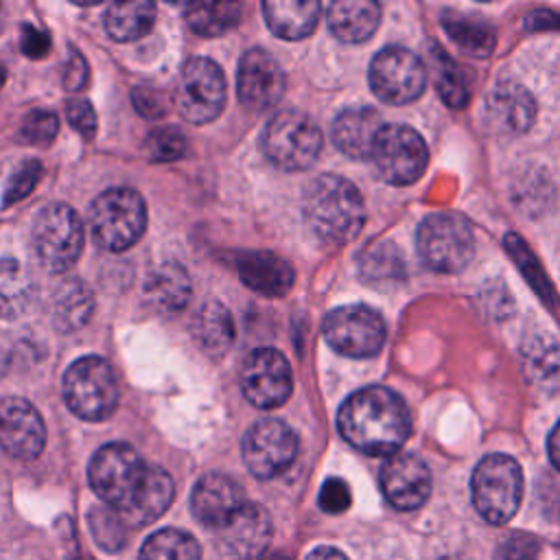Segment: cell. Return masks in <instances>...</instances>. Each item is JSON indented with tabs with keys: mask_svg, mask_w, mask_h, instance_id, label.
I'll use <instances>...</instances> for the list:
<instances>
[{
	"mask_svg": "<svg viewBox=\"0 0 560 560\" xmlns=\"http://www.w3.org/2000/svg\"><path fill=\"white\" fill-rule=\"evenodd\" d=\"M488 112L490 120L501 129L510 133H523L534 122L536 103L525 88L516 83H503L492 92V96H488Z\"/></svg>",
	"mask_w": 560,
	"mask_h": 560,
	"instance_id": "d4e9b609",
	"label": "cell"
},
{
	"mask_svg": "<svg viewBox=\"0 0 560 560\" xmlns=\"http://www.w3.org/2000/svg\"><path fill=\"white\" fill-rule=\"evenodd\" d=\"M125 521L112 508H96L90 512V529L98 547L105 551H116L125 542Z\"/></svg>",
	"mask_w": 560,
	"mask_h": 560,
	"instance_id": "d590c367",
	"label": "cell"
},
{
	"mask_svg": "<svg viewBox=\"0 0 560 560\" xmlns=\"http://www.w3.org/2000/svg\"><path fill=\"white\" fill-rule=\"evenodd\" d=\"M85 81H88V63H85V59H83L79 52H74V55L70 57V61L66 63L63 85H66L68 90H79V88L85 85Z\"/></svg>",
	"mask_w": 560,
	"mask_h": 560,
	"instance_id": "bcb514c9",
	"label": "cell"
},
{
	"mask_svg": "<svg viewBox=\"0 0 560 560\" xmlns=\"http://www.w3.org/2000/svg\"><path fill=\"white\" fill-rule=\"evenodd\" d=\"M0 446L18 459H35L46 446V427L37 409L18 396L0 400Z\"/></svg>",
	"mask_w": 560,
	"mask_h": 560,
	"instance_id": "ac0fdd59",
	"label": "cell"
},
{
	"mask_svg": "<svg viewBox=\"0 0 560 560\" xmlns=\"http://www.w3.org/2000/svg\"><path fill=\"white\" fill-rule=\"evenodd\" d=\"M94 308V298L90 287L79 280L70 278L63 280L55 291H52V302H50V313H52V324L63 330H77L85 326Z\"/></svg>",
	"mask_w": 560,
	"mask_h": 560,
	"instance_id": "83f0119b",
	"label": "cell"
},
{
	"mask_svg": "<svg viewBox=\"0 0 560 560\" xmlns=\"http://www.w3.org/2000/svg\"><path fill=\"white\" fill-rule=\"evenodd\" d=\"M236 271L245 287L265 295L282 298L293 287V267L271 252H245L236 258Z\"/></svg>",
	"mask_w": 560,
	"mask_h": 560,
	"instance_id": "44dd1931",
	"label": "cell"
},
{
	"mask_svg": "<svg viewBox=\"0 0 560 560\" xmlns=\"http://www.w3.org/2000/svg\"><path fill=\"white\" fill-rule=\"evenodd\" d=\"M265 155L282 171H304L313 166L322 151L319 127L298 109H282L262 131Z\"/></svg>",
	"mask_w": 560,
	"mask_h": 560,
	"instance_id": "ba28073f",
	"label": "cell"
},
{
	"mask_svg": "<svg viewBox=\"0 0 560 560\" xmlns=\"http://www.w3.org/2000/svg\"><path fill=\"white\" fill-rule=\"evenodd\" d=\"M431 70H433V81L438 88L440 98L448 107H464L470 98V81L464 72L462 66H457L440 46H431L429 52Z\"/></svg>",
	"mask_w": 560,
	"mask_h": 560,
	"instance_id": "4dcf8cb0",
	"label": "cell"
},
{
	"mask_svg": "<svg viewBox=\"0 0 560 560\" xmlns=\"http://www.w3.org/2000/svg\"><path fill=\"white\" fill-rule=\"evenodd\" d=\"M420 258L440 273L462 271L475 254V234L470 223L455 212H433L416 234Z\"/></svg>",
	"mask_w": 560,
	"mask_h": 560,
	"instance_id": "52a82bcc",
	"label": "cell"
},
{
	"mask_svg": "<svg viewBox=\"0 0 560 560\" xmlns=\"http://www.w3.org/2000/svg\"><path fill=\"white\" fill-rule=\"evenodd\" d=\"M243 503H247L243 488L223 472L203 475L190 494L195 518L210 529L221 527Z\"/></svg>",
	"mask_w": 560,
	"mask_h": 560,
	"instance_id": "ffe728a7",
	"label": "cell"
},
{
	"mask_svg": "<svg viewBox=\"0 0 560 560\" xmlns=\"http://www.w3.org/2000/svg\"><path fill=\"white\" fill-rule=\"evenodd\" d=\"M144 151L153 162H173L184 155L186 138L175 127H158L147 136Z\"/></svg>",
	"mask_w": 560,
	"mask_h": 560,
	"instance_id": "8d00e7d4",
	"label": "cell"
},
{
	"mask_svg": "<svg viewBox=\"0 0 560 560\" xmlns=\"http://www.w3.org/2000/svg\"><path fill=\"white\" fill-rule=\"evenodd\" d=\"M236 92L252 112L271 109L284 94V72L265 48H249L236 72Z\"/></svg>",
	"mask_w": 560,
	"mask_h": 560,
	"instance_id": "2e32d148",
	"label": "cell"
},
{
	"mask_svg": "<svg viewBox=\"0 0 560 560\" xmlns=\"http://www.w3.org/2000/svg\"><path fill=\"white\" fill-rule=\"evenodd\" d=\"M155 20V4L147 0L109 4L103 24L114 42H133L147 35Z\"/></svg>",
	"mask_w": 560,
	"mask_h": 560,
	"instance_id": "f1b7e54d",
	"label": "cell"
},
{
	"mask_svg": "<svg viewBox=\"0 0 560 560\" xmlns=\"http://www.w3.org/2000/svg\"><path fill=\"white\" fill-rule=\"evenodd\" d=\"M131 103L138 109V114H142L144 118H151V120L162 118L168 109L166 96L153 85H136L131 90Z\"/></svg>",
	"mask_w": 560,
	"mask_h": 560,
	"instance_id": "b9f144b4",
	"label": "cell"
},
{
	"mask_svg": "<svg viewBox=\"0 0 560 560\" xmlns=\"http://www.w3.org/2000/svg\"><path fill=\"white\" fill-rule=\"evenodd\" d=\"M370 160L387 184L409 186L424 173L429 151L416 129L407 125H385Z\"/></svg>",
	"mask_w": 560,
	"mask_h": 560,
	"instance_id": "7c38bea8",
	"label": "cell"
},
{
	"mask_svg": "<svg viewBox=\"0 0 560 560\" xmlns=\"http://www.w3.org/2000/svg\"><path fill=\"white\" fill-rule=\"evenodd\" d=\"M262 13L267 26L282 39H302L311 35L319 18L315 0H265Z\"/></svg>",
	"mask_w": 560,
	"mask_h": 560,
	"instance_id": "cb8c5ba5",
	"label": "cell"
},
{
	"mask_svg": "<svg viewBox=\"0 0 560 560\" xmlns=\"http://www.w3.org/2000/svg\"><path fill=\"white\" fill-rule=\"evenodd\" d=\"M328 28L346 44L372 37L381 22V7L372 0H337L328 7Z\"/></svg>",
	"mask_w": 560,
	"mask_h": 560,
	"instance_id": "603a6c76",
	"label": "cell"
},
{
	"mask_svg": "<svg viewBox=\"0 0 560 560\" xmlns=\"http://www.w3.org/2000/svg\"><path fill=\"white\" fill-rule=\"evenodd\" d=\"M50 48V37L48 33L35 28V26H24L22 28V52L31 59H39L46 57Z\"/></svg>",
	"mask_w": 560,
	"mask_h": 560,
	"instance_id": "f6af8a7d",
	"label": "cell"
},
{
	"mask_svg": "<svg viewBox=\"0 0 560 560\" xmlns=\"http://www.w3.org/2000/svg\"><path fill=\"white\" fill-rule=\"evenodd\" d=\"M88 479L98 499L125 521L127 527H144L158 521L173 501L171 475L140 459L120 442L101 446L88 468Z\"/></svg>",
	"mask_w": 560,
	"mask_h": 560,
	"instance_id": "6da1fadb",
	"label": "cell"
},
{
	"mask_svg": "<svg viewBox=\"0 0 560 560\" xmlns=\"http://www.w3.org/2000/svg\"><path fill=\"white\" fill-rule=\"evenodd\" d=\"M352 494L350 488L343 479L339 477H330L324 481L322 490H319V508L328 514H341L350 508Z\"/></svg>",
	"mask_w": 560,
	"mask_h": 560,
	"instance_id": "7bdbcfd3",
	"label": "cell"
},
{
	"mask_svg": "<svg viewBox=\"0 0 560 560\" xmlns=\"http://www.w3.org/2000/svg\"><path fill=\"white\" fill-rule=\"evenodd\" d=\"M66 116L68 122L83 136V138H94L96 133V112L90 105L88 98H70L66 105Z\"/></svg>",
	"mask_w": 560,
	"mask_h": 560,
	"instance_id": "ee69618b",
	"label": "cell"
},
{
	"mask_svg": "<svg viewBox=\"0 0 560 560\" xmlns=\"http://www.w3.org/2000/svg\"><path fill=\"white\" fill-rule=\"evenodd\" d=\"M337 429L365 455H394L409 438L411 413L396 392L370 385L346 398L337 413Z\"/></svg>",
	"mask_w": 560,
	"mask_h": 560,
	"instance_id": "7a4b0ae2",
	"label": "cell"
},
{
	"mask_svg": "<svg viewBox=\"0 0 560 560\" xmlns=\"http://www.w3.org/2000/svg\"><path fill=\"white\" fill-rule=\"evenodd\" d=\"M470 494L477 512L492 525L508 523L523 499V470L510 455H486L472 470Z\"/></svg>",
	"mask_w": 560,
	"mask_h": 560,
	"instance_id": "277c9868",
	"label": "cell"
},
{
	"mask_svg": "<svg viewBox=\"0 0 560 560\" xmlns=\"http://www.w3.org/2000/svg\"><path fill=\"white\" fill-rule=\"evenodd\" d=\"M138 560H201V549L188 532L166 527L144 540Z\"/></svg>",
	"mask_w": 560,
	"mask_h": 560,
	"instance_id": "1f68e13d",
	"label": "cell"
},
{
	"mask_svg": "<svg viewBox=\"0 0 560 560\" xmlns=\"http://www.w3.org/2000/svg\"><path fill=\"white\" fill-rule=\"evenodd\" d=\"M88 221L94 241L103 249L125 252L144 234V199L131 188H109L92 201Z\"/></svg>",
	"mask_w": 560,
	"mask_h": 560,
	"instance_id": "5b68a950",
	"label": "cell"
},
{
	"mask_svg": "<svg viewBox=\"0 0 560 560\" xmlns=\"http://www.w3.org/2000/svg\"><path fill=\"white\" fill-rule=\"evenodd\" d=\"M372 92L392 105H407L424 92L427 70L422 61L402 46L378 50L368 70Z\"/></svg>",
	"mask_w": 560,
	"mask_h": 560,
	"instance_id": "4fadbf2b",
	"label": "cell"
},
{
	"mask_svg": "<svg viewBox=\"0 0 560 560\" xmlns=\"http://www.w3.org/2000/svg\"><path fill=\"white\" fill-rule=\"evenodd\" d=\"M381 490L396 510L420 508L431 492L427 464L411 453H394L381 468Z\"/></svg>",
	"mask_w": 560,
	"mask_h": 560,
	"instance_id": "d6986e66",
	"label": "cell"
},
{
	"mask_svg": "<svg viewBox=\"0 0 560 560\" xmlns=\"http://www.w3.org/2000/svg\"><path fill=\"white\" fill-rule=\"evenodd\" d=\"M241 15L238 2H188L186 4V22L188 26L203 35L214 37L230 31Z\"/></svg>",
	"mask_w": 560,
	"mask_h": 560,
	"instance_id": "d6a6232c",
	"label": "cell"
},
{
	"mask_svg": "<svg viewBox=\"0 0 560 560\" xmlns=\"http://www.w3.org/2000/svg\"><path fill=\"white\" fill-rule=\"evenodd\" d=\"M538 551L540 542L536 536L516 532L499 545L494 560H538Z\"/></svg>",
	"mask_w": 560,
	"mask_h": 560,
	"instance_id": "60d3db41",
	"label": "cell"
},
{
	"mask_svg": "<svg viewBox=\"0 0 560 560\" xmlns=\"http://www.w3.org/2000/svg\"><path fill=\"white\" fill-rule=\"evenodd\" d=\"M42 171H44V168H42V164H39L37 160H31V162L20 164V166L13 171V175H11L9 184H7L2 203L9 206V203H15V201L24 199V197L37 186V182H39V177H42Z\"/></svg>",
	"mask_w": 560,
	"mask_h": 560,
	"instance_id": "f35d334b",
	"label": "cell"
},
{
	"mask_svg": "<svg viewBox=\"0 0 560 560\" xmlns=\"http://www.w3.org/2000/svg\"><path fill=\"white\" fill-rule=\"evenodd\" d=\"M59 131V118L48 112V109H33L26 114V118L22 120V138L24 142L28 144H35V147H46L55 140Z\"/></svg>",
	"mask_w": 560,
	"mask_h": 560,
	"instance_id": "74e56055",
	"label": "cell"
},
{
	"mask_svg": "<svg viewBox=\"0 0 560 560\" xmlns=\"http://www.w3.org/2000/svg\"><path fill=\"white\" fill-rule=\"evenodd\" d=\"M33 249L50 273L70 269L83 247V228L77 212L66 203H48L33 219Z\"/></svg>",
	"mask_w": 560,
	"mask_h": 560,
	"instance_id": "9c48e42d",
	"label": "cell"
},
{
	"mask_svg": "<svg viewBox=\"0 0 560 560\" xmlns=\"http://www.w3.org/2000/svg\"><path fill=\"white\" fill-rule=\"evenodd\" d=\"M304 219L322 241L346 245L365 223L363 197L346 177L332 173L322 175L306 188Z\"/></svg>",
	"mask_w": 560,
	"mask_h": 560,
	"instance_id": "3957f363",
	"label": "cell"
},
{
	"mask_svg": "<svg viewBox=\"0 0 560 560\" xmlns=\"http://www.w3.org/2000/svg\"><path fill=\"white\" fill-rule=\"evenodd\" d=\"M291 368L273 348L254 350L241 368L243 396L258 409L280 407L291 396Z\"/></svg>",
	"mask_w": 560,
	"mask_h": 560,
	"instance_id": "9a60e30c",
	"label": "cell"
},
{
	"mask_svg": "<svg viewBox=\"0 0 560 560\" xmlns=\"http://www.w3.org/2000/svg\"><path fill=\"white\" fill-rule=\"evenodd\" d=\"M448 37L475 57H488L494 50V33L481 20H472L466 15H444L442 20Z\"/></svg>",
	"mask_w": 560,
	"mask_h": 560,
	"instance_id": "836d02e7",
	"label": "cell"
},
{
	"mask_svg": "<svg viewBox=\"0 0 560 560\" xmlns=\"http://www.w3.org/2000/svg\"><path fill=\"white\" fill-rule=\"evenodd\" d=\"M547 453H549V459L551 464L560 470V422L551 429L549 433V440H547Z\"/></svg>",
	"mask_w": 560,
	"mask_h": 560,
	"instance_id": "7dc6e473",
	"label": "cell"
},
{
	"mask_svg": "<svg viewBox=\"0 0 560 560\" xmlns=\"http://www.w3.org/2000/svg\"><path fill=\"white\" fill-rule=\"evenodd\" d=\"M306 560H348V558L335 547H317L306 556Z\"/></svg>",
	"mask_w": 560,
	"mask_h": 560,
	"instance_id": "c3c4849f",
	"label": "cell"
},
{
	"mask_svg": "<svg viewBox=\"0 0 560 560\" xmlns=\"http://www.w3.org/2000/svg\"><path fill=\"white\" fill-rule=\"evenodd\" d=\"M35 300V282L26 269L13 260H0V317L15 319L24 315Z\"/></svg>",
	"mask_w": 560,
	"mask_h": 560,
	"instance_id": "f546056e",
	"label": "cell"
},
{
	"mask_svg": "<svg viewBox=\"0 0 560 560\" xmlns=\"http://www.w3.org/2000/svg\"><path fill=\"white\" fill-rule=\"evenodd\" d=\"M271 518L258 503H243L221 527H217V547L230 560H252L260 556L271 540Z\"/></svg>",
	"mask_w": 560,
	"mask_h": 560,
	"instance_id": "e0dca14e",
	"label": "cell"
},
{
	"mask_svg": "<svg viewBox=\"0 0 560 560\" xmlns=\"http://www.w3.org/2000/svg\"><path fill=\"white\" fill-rule=\"evenodd\" d=\"M190 330L197 346L212 357L225 354L234 341L232 315L217 300H208L206 304H201V308L192 317Z\"/></svg>",
	"mask_w": 560,
	"mask_h": 560,
	"instance_id": "4316f807",
	"label": "cell"
},
{
	"mask_svg": "<svg viewBox=\"0 0 560 560\" xmlns=\"http://www.w3.org/2000/svg\"><path fill=\"white\" fill-rule=\"evenodd\" d=\"M361 276L368 282H389L402 276V260L389 243H381L361 256Z\"/></svg>",
	"mask_w": 560,
	"mask_h": 560,
	"instance_id": "e575fe53",
	"label": "cell"
},
{
	"mask_svg": "<svg viewBox=\"0 0 560 560\" xmlns=\"http://www.w3.org/2000/svg\"><path fill=\"white\" fill-rule=\"evenodd\" d=\"M527 354H529V370H534L538 378L547 381L549 376H556L560 372V348L556 343H547L545 339H538V346H529Z\"/></svg>",
	"mask_w": 560,
	"mask_h": 560,
	"instance_id": "ab89813d",
	"label": "cell"
},
{
	"mask_svg": "<svg viewBox=\"0 0 560 560\" xmlns=\"http://www.w3.org/2000/svg\"><path fill=\"white\" fill-rule=\"evenodd\" d=\"M247 470L258 479H271L289 468L298 453V438L289 424L276 418L254 422L241 444Z\"/></svg>",
	"mask_w": 560,
	"mask_h": 560,
	"instance_id": "5bb4252c",
	"label": "cell"
},
{
	"mask_svg": "<svg viewBox=\"0 0 560 560\" xmlns=\"http://www.w3.org/2000/svg\"><path fill=\"white\" fill-rule=\"evenodd\" d=\"M267 560H289V558H284L282 553H271V556H267Z\"/></svg>",
	"mask_w": 560,
	"mask_h": 560,
	"instance_id": "681fc988",
	"label": "cell"
},
{
	"mask_svg": "<svg viewBox=\"0 0 560 560\" xmlns=\"http://www.w3.org/2000/svg\"><path fill=\"white\" fill-rule=\"evenodd\" d=\"M322 332L332 350L354 359L374 357L387 337L383 317L363 304H346L330 311Z\"/></svg>",
	"mask_w": 560,
	"mask_h": 560,
	"instance_id": "8fae6325",
	"label": "cell"
},
{
	"mask_svg": "<svg viewBox=\"0 0 560 560\" xmlns=\"http://www.w3.org/2000/svg\"><path fill=\"white\" fill-rule=\"evenodd\" d=\"M385 122L378 112L372 107H352L341 112L332 122V140L335 144L354 160L372 158L378 133Z\"/></svg>",
	"mask_w": 560,
	"mask_h": 560,
	"instance_id": "7402d4cb",
	"label": "cell"
},
{
	"mask_svg": "<svg viewBox=\"0 0 560 560\" xmlns=\"http://www.w3.org/2000/svg\"><path fill=\"white\" fill-rule=\"evenodd\" d=\"M63 400L68 409L90 422L112 416L118 402V381L101 357H81L63 374Z\"/></svg>",
	"mask_w": 560,
	"mask_h": 560,
	"instance_id": "8992f818",
	"label": "cell"
},
{
	"mask_svg": "<svg viewBox=\"0 0 560 560\" xmlns=\"http://www.w3.org/2000/svg\"><path fill=\"white\" fill-rule=\"evenodd\" d=\"M225 103V77L221 68L206 57L188 59L177 79L175 105L192 125L214 120Z\"/></svg>",
	"mask_w": 560,
	"mask_h": 560,
	"instance_id": "30bf717a",
	"label": "cell"
},
{
	"mask_svg": "<svg viewBox=\"0 0 560 560\" xmlns=\"http://www.w3.org/2000/svg\"><path fill=\"white\" fill-rule=\"evenodd\" d=\"M188 271L177 262H162L155 267L144 282L147 300L162 313H179L190 300Z\"/></svg>",
	"mask_w": 560,
	"mask_h": 560,
	"instance_id": "484cf974",
	"label": "cell"
}]
</instances>
